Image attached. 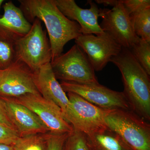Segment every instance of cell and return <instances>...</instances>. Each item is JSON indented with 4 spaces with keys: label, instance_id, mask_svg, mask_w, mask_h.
Masks as SVG:
<instances>
[{
    "label": "cell",
    "instance_id": "cb8c5ba5",
    "mask_svg": "<svg viewBox=\"0 0 150 150\" xmlns=\"http://www.w3.org/2000/svg\"><path fill=\"white\" fill-rule=\"evenodd\" d=\"M20 137L15 130L0 123V144L13 145Z\"/></svg>",
    "mask_w": 150,
    "mask_h": 150
},
{
    "label": "cell",
    "instance_id": "ac0fdd59",
    "mask_svg": "<svg viewBox=\"0 0 150 150\" xmlns=\"http://www.w3.org/2000/svg\"><path fill=\"white\" fill-rule=\"evenodd\" d=\"M13 146L14 150H47L45 134L20 137Z\"/></svg>",
    "mask_w": 150,
    "mask_h": 150
},
{
    "label": "cell",
    "instance_id": "603a6c76",
    "mask_svg": "<svg viewBox=\"0 0 150 150\" xmlns=\"http://www.w3.org/2000/svg\"><path fill=\"white\" fill-rule=\"evenodd\" d=\"M122 2L129 16L150 7V0H122Z\"/></svg>",
    "mask_w": 150,
    "mask_h": 150
},
{
    "label": "cell",
    "instance_id": "30bf717a",
    "mask_svg": "<svg viewBox=\"0 0 150 150\" xmlns=\"http://www.w3.org/2000/svg\"><path fill=\"white\" fill-rule=\"evenodd\" d=\"M100 17L102 19L99 25L101 29L122 48L130 49L139 40L122 0L111 9L100 8Z\"/></svg>",
    "mask_w": 150,
    "mask_h": 150
},
{
    "label": "cell",
    "instance_id": "d4e9b609",
    "mask_svg": "<svg viewBox=\"0 0 150 150\" xmlns=\"http://www.w3.org/2000/svg\"><path fill=\"white\" fill-rule=\"evenodd\" d=\"M0 123L6 125L15 130L13 125L9 118L4 101L1 97H0Z\"/></svg>",
    "mask_w": 150,
    "mask_h": 150
},
{
    "label": "cell",
    "instance_id": "ba28073f",
    "mask_svg": "<svg viewBox=\"0 0 150 150\" xmlns=\"http://www.w3.org/2000/svg\"><path fill=\"white\" fill-rule=\"evenodd\" d=\"M28 94H40L35 74L27 65L16 59L6 69L0 70V97L14 99Z\"/></svg>",
    "mask_w": 150,
    "mask_h": 150
},
{
    "label": "cell",
    "instance_id": "4fadbf2b",
    "mask_svg": "<svg viewBox=\"0 0 150 150\" xmlns=\"http://www.w3.org/2000/svg\"><path fill=\"white\" fill-rule=\"evenodd\" d=\"M2 98L10 120L20 137L49 132L44 123L31 110L13 99Z\"/></svg>",
    "mask_w": 150,
    "mask_h": 150
},
{
    "label": "cell",
    "instance_id": "8fae6325",
    "mask_svg": "<svg viewBox=\"0 0 150 150\" xmlns=\"http://www.w3.org/2000/svg\"><path fill=\"white\" fill-rule=\"evenodd\" d=\"M75 40L76 44L85 53L96 71L103 69L122 48L108 33L105 32L97 35L81 34Z\"/></svg>",
    "mask_w": 150,
    "mask_h": 150
},
{
    "label": "cell",
    "instance_id": "3957f363",
    "mask_svg": "<svg viewBox=\"0 0 150 150\" xmlns=\"http://www.w3.org/2000/svg\"><path fill=\"white\" fill-rule=\"evenodd\" d=\"M104 122L134 150H150V124L133 110H108Z\"/></svg>",
    "mask_w": 150,
    "mask_h": 150
},
{
    "label": "cell",
    "instance_id": "484cf974",
    "mask_svg": "<svg viewBox=\"0 0 150 150\" xmlns=\"http://www.w3.org/2000/svg\"><path fill=\"white\" fill-rule=\"evenodd\" d=\"M120 1L121 0H96L95 1L97 4H103L105 6H110L113 7L119 4Z\"/></svg>",
    "mask_w": 150,
    "mask_h": 150
},
{
    "label": "cell",
    "instance_id": "e0dca14e",
    "mask_svg": "<svg viewBox=\"0 0 150 150\" xmlns=\"http://www.w3.org/2000/svg\"><path fill=\"white\" fill-rule=\"evenodd\" d=\"M130 17L136 35L150 43V7Z\"/></svg>",
    "mask_w": 150,
    "mask_h": 150
},
{
    "label": "cell",
    "instance_id": "4316f807",
    "mask_svg": "<svg viewBox=\"0 0 150 150\" xmlns=\"http://www.w3.org/2000/svg\"><path fill=\"white\" fill-rule=\"evenodd\" d=\"M0 150H14L13 145L0 144Z\"/></svg>",
    "mask_w": 150,
    "mask_h": 150
},
{
    "label": "cell",
    "instance_id": "83f0119b",
    "mask_svg": "<svg viewBox=\"0 0 150 150\" xmlns=\"http://www.w3.org/2000/svg\"><path fill=\"white\" fill-rule=\"evenodd\" d=\"M4 2V1H3V0H0V11H1V7L2 5Z\"/></svg>",
    "mask_w": 150,
    "mask_h": 150
},
{
    "label": "cell",
    "instance_id": "7c38bea8",
    "mask_svg": "<svg viewBox=\"0 0 150 150\" xmlns=\"http://www.w3.org/2000/svg\"><path fill=\"white\" fill-rule=\"evenodd\" d=\"M60 11L70 20L76 22L81 27L82 34L99 35L103 33L98 24L100 8L95 3L88 1L90 8H81L74 0H54Z\"/></svg>",
    "mask_w": 150,
    "mask_h": 150
},
{
    "label": "cell",
    "instance_id": "52a82bcc",
    "mask_svg": "<svg viewBox=\"0 0 150 150\" xmlns=\"http://www.w3.org/2000/svg\"><path fill=\"white\" fill-rule=\"evenodd\" d=\"M60 84L65 92L76 94L104 110H132L123 92L112 90L99 83L83 84L62 81Z\"/></svg>",
    "mask_w": 150,
    "mask_h": 150
},
{
    "label": "cell",
    "instance_id": "7a4b0ae2",
    "mask_svg": "<svg viewBox=\"0 0 150 150\" xmlns=\"http://www.w3.org/2000/svg\"><path fill=\"white\" fill-rule=\"evenodd\" d=\"M120 70L123 94L131 110L146 121L150 120V79L129 49L122 48L110 60Z\"/></svg>",
    "mask_w": 150,
    "mask_h": 150
},
{
    "label": "cell",
    "instance_id": "8992f818",
    "mask_svg": "<svg viewBox=\"0 0 150 150\" xmlns=\"http://www.w3.org/2000/svg\"><path fill=\"white\" fill-rule=\"evenodd\" d=\"M69 103L64 117L74 130L87 135L105 127L104 117L108 110L88 102L76 94L68 92Z\"/></svg>",
    "mask_w": 150,
    "mask_h": 150
},
{
    "label": "cell",
    "instance_id": "5bb4252c",
    "mask_svg": "<svg viewBox=\"0 0 150 150\" xmlns=\"http://www.w3.org/2000/svg\"><path fill=\"white\" fill-rule=\"evenodd\" d=\"M3 7L4 14L0 17V41L13 46L17 40L28 33L32 24L12 1L6 3Z\"/></svg>",
    "mask_w": 150,
    "mask_h": 150
},
{
    "label": "cell",
    "instance_id": "d6986e66",
    "mask_svg": "<svg viewBox=\"0 0 150 150\" xmlns=\"http://www.w3.org/2000/svg\"><path fill=\"white\" fill-rule=\"evenodd\" d=\"M129 49L142 68L150 76V43L139 38Z\"/></svg>",
    "mask_w": 150,
    "mask_h": 150
},
{
    "label": "cell",
    "instance_id": "ffe728a7",
    "mask_svg": "<svg viewBox=\"0 0 150 150\" xmlns=\"http://www.w3.org/2000/svg\"><path fill=\"white\" fill-rule=\"evenodd\" d=\"M63 150H89L86 134L74 129L68 135Z\"/></svg>",
    "mask_w": 150,
    "mask_h": 150
},
{
    "label": "cell",
    "instance_id": "6da1fadb",
    "mask_svg": "<svg viewBox=\"0 0 150 150\" xmlns=\"http://www.w3.org/2000/svg\"><path fill=\"white\" fill-rule=\"evenodd\" d=\"M26 20L32 23L35 18L43 23L48 32L52 60L60 56L66 44L81 35L76 22L70 20L60 11L54 0H18Z\"/></svg>",
    "mask_w": 150,
    "mask_h": 150
},
{
    "label": "cell",
    "instance_id": "5b68a950",
    "mask_svg": "<svg viewBox=\"0 0 150 150\" xmlns=\"http://www.w3.org/2000/svg\"><path fill=\"white\" fill-rule=\"evenodd\" d=\"M50 64L56 79L62 81L83 84L98 83L87 56L76 44Z\"/></svg>",
    "mask_w": 150,
    "mask_h": 150
},
{
    "label": "cell",
    "instance_id": "277c9868",
    "mask_svg": "<svg viewBox=\"0 0 150 150\" xmlns=\"http://www.w3.org/2000/svg\"><path fill=\"white\" fill-rule=\"evenodd\" d=\"M16 59L24 63L34 73L52 60L50 41L41 21L35 18L26 35L13 45Z\"/></svg>",
    "mask_w": 150,
    "mask_h": 150
},
{
    "label": "cell",
    "instance_id": "7402d4cb",
    "mask_svg": "<svg viewBox=\"0 0 150 150\" xmlns=\"http://www.w3.org/2000/svg\"><path fill=\"white\" fill-rule=\"evenodd\" d=\"M69 134H56L49 132L45 134L47 150H63L65 142Z\"/></svg>",
    "mask_w": 150,
    "mask_h": 150
},
{
    "label": "cell",
    "instance_id": "44dd1931",
    "mask_svg": "<svg viewBox=\"0 0 150 150\" xmlns=\"http://www.w3.org/2000/svg\"><path fill=\"white\" fill-rule=\"evenodd\" d=\"M16 60L13 46L0 41V70L6 69Z\"/></svg>",
    "mask_w": 150,
    "mask_h": 150
},
{
    "label": "cell",
    "instance_id": "9a60e30c",
    "mask_svg": "<svg viewBox=\"0 0 150 150\" xmlns=\"http://www.w3.org/2000/svg\"><path fill=\"white\" fill-rule=\"evenodd\" d=\"M34 74L35 84L40 94L58 105L64 116L69 105V99L55 77L50 63Z\"/></svg>",
    "mask_w": 150,
    "mask_h": 150
},
{
    "label": "cell",
    "instance_id": "9c48e42d",
    "mask_svg": "<svg viewBox=\"0 0 150 150\" xmlns=\"http://www.w3.org/2000/svg\"><path fill=\"white\" fill-rule=\"evenodd\" d=\"M12 99L35 113L47 127L49 133L69 134L74 130L72 126L65 118L61 108L40 94H28Z\"/></svg>",
    "mask_w": 150,
    "mask_h": 150
},
{
    "label": "cell",
    "instance_id": "2e32d148",
    "mask_svg": "<svg viewBox=\"0 0 150 150\" xmlns=\"http://www.w3.org/2000/svg\"><path fill=\"white\" fill-rule=\"evenodd\" d=\"M86 135L89 150H134L106 126Z\"/></svg>",
    "mask_w": 150,
    "mask_h": 150
}]
</instances>
